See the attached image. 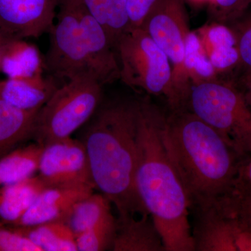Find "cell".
<instances>
[{
  "label": "cell",
  "instance_id": "obj_1",
  "mask_svg": "<svg viewBox=\"0 0 251 251\" xmlns=\"http://www.w3.org/2000/svg\"><path fill=\"white\" fill-rule=\"evenodd\" d=\"M139 109L140 100L102 102L82 127L95 188L115 206L117 218L149 214L135 184Z\"/></svg>",
  "mask_w": 251,
  "mask_h": 251
},
{
  "label": "cell",
  "instance_id": "obj_2",
  "mask_svg": "<svg viewBox=\"0 0 251 251\" xmlns=\"http://www.w3.org/2000/svg\"><path fill=\"white\" fill-rule=\"evenodd\" d=\"M165 116L150 100H140L137 191L166 251H194L191 204L162 138Z\"/></svg>",
  "mask_w": 251,
  "mask_h": 251
},
{
  "label": "cell",
  "instance_id": "obj_3",
  "mask_svg": "<svg viewBox=\"0 0 251 251\" xmlns=\"http://www.w3.org/2000/svg\"><path fill=\"white\" fill-rule=\"evenodd\" d=\"M162 138L191 209L211 205L233 189L243 158L187 109L165 116Z\"/></svg>",
  "mask_w": 251,
  "mask_h": 251
},
{
  "label": "cell",
  "instance_id": "obj_4",
  "mask_svg": "<svg viewBox=\"0 0 251 251\" xmlns=\"http://www.w3.org/2000/svg\"><path fill=\"white\" fill-rule=\"evenodd\" d=\"M186 109L214 128L243 158L251 155V108L244 92L226 81L191 85Z\"/></svg>",
  "mask_w": 251,
  "mask_h": 251
},
{
  "label": "cell",
  "instance_id": "obj_5",
  "mask_svg": "<svg viewBox=\"0 0 251 251\" xmlns=\"http://www.w3.org/2000/svg\"><path fill=\"white\" fill-rule=\"evenodd\" d=\"M120 79L135 90L166 99L171 111L181 110L169 59L143 28H128L115 46Z\"/></svg>",
  "mask_w": 251,
  "mask_h": 251
},
{
  "label": "cell",
  "instance_id": "obj_6",
  "mask_svg": "<svg viewBox=\"0 0 251 251\" xmlns=\"http://www.w3.org/2000/svg\"><path fill=\"white\" fill-rule=\"evenodd\" d=\"M103 87L92 77L67 81L39 110L32 139L42 146L72 137L103 102Z\"/></svg>",
  "mask_w": 251,
  "mask_h": 251
},
{
  "label": "cell",
  "instance_id": "obj_7",
  "mask_svg": "<svg viewBox=\"0 0 251 251\" xmlns=\"http://www.w3.org/2000/svg\"><path fill=\"white\" fill-rule=\"evenodd\" d=\"M140 27L169 59L173 87L180 109H186L191 85L185 70L184 59L191 30L184 0H158Z\"/></svg>",
  "mask_w": 251,
  "mask_h": 251
},
{
  "label": "cell",
  "instance_id": "obj_8",
  "mask_svg": "<svg viewBox=\"0 0 251 251\" xmlns=\"http://www.w3.org/2000/svg\"><path fill=\"white\" fill-rule=\"evenodd\" d=\"M58 7L57 22L49 32V47L44 57V70L56 80L69 81L87 77L98 81L72 1L59 0Z\"/></svg>",
  "mask_w": 251,
  "mask_h": 251
},
{
  "label": "cell",
  "instance_id": "obj_9",
  "mask_svg": "<svg viewBox=\"0 0 251 251\" xmlns=\"http://www.w3.org/2000/svg\"><path fill=\"white\" fill-rule=\"evenodd\" d=\"M38 172L48 187L90 186L96 188L85 145L72 137L44 145Z\"/></svg>",
  "mask_w": 251,
  "mask_h": 251
},
{
  "label": "cell",
  "instance_id": "obj_10",
  "mask_svg": "<svg viewBox=\"0 0 251 251\" xmlns=\"http://www.w3.org/2000/svg\"><path fill=\"white\" fill-rule=\"evenodd\" d=\"M194 211L196 251H251V234L216 202Z\"/></svg>",
  "mask_w": 251,
  "mask_h": 251
},
{
  "label": "cell",
  "instance_id": "obj_11",
  "mask_svg": "<svg viewBox=\"0 0 251 251\" xmlns=\"http://www.w3.org/2000/svg\"><path fill=\"white\" fill-rule=\"evenodd\" d=\"M59 0H0V30L13 40L49 33L57 16Z\"/></svg>",
  "mask_w": 251,
  "mask_h": 251
},
{
  "label": "cell",
  "instance_id": "obj_12",
  "mask_svg": "<svg viewBox=\"0 0 251 251\" xmlns=\"http://www.w3.org/2000/svg\"><path fill=\"white\" fill-rule=\"evenodd\" d=\"M76 12L81 34L90 54L97 80L102 85L120 79L116 52L108 34L82 0H71Z\"/></svg>",
  "mask_w": 251,
  "mask_h": 251
},
{
  "label": "cell",
  "instance_id": "obj_13",
  "mask_svg": "<svg viewBox=\"0 0 251 251\" xmlns=\"http://www.w3.org/2000/svg\"><path fill=\"white\" fill-rule=\"evenodd\" d=\"M94 189L90 186L46 188L27 212L11 226L26 227L52 221L65 222L74 204L93 193Z\"/></svg>",
  "mask_w": 251,
  "mask_h": 251
},
{
  "label": "cell",
  "instance_id": "obj_14",
  "mask_svg": "<svg viewBox=\"0 0 251 251\" xmlns=\"http://www.w3.org/2000/svg\"><path fill=\"white\" fill-rule=\"evenodd\" d=\"M57 80L43 75L0 81V99L21 110L40 109L58 89Z\"/></svg>",
  "mask_w": 251,
  "mask_h": 251
},
{
  "label": "cell",
  "instance_id": "obj_15",
  "mask_svg": "<svg viewBox=\"0 0 251 251\" xmlns=\"http://www.w3.org/2000/svg\"><path fill=\"white\" fill-rule=\"evenodd\" d=\"M113 251H166L164 244L149 214L117 218Z\"/></svg>",
  "mask_w": 251,
  "mask_h": 251
},
{
  "label": "cell",
  "instance_id": "obj_16",
  "mask_svg": "<svg viewBox=\"0 0 251 251\" xmlns=\"http://www.w3.org/2000/svg\"><path fill=\"white\" fill-rule=\"evenodd\" d=\"M47 187L39 175L0 186V220L9 226L16 224Z\"/></svg>",
  "mask_w": 251,
  "mask_h": 251
},
{
  "label": "cell",
  "instance_id": "obj_17",
  "mask_svg": "<svg viewBox=\"0 0 251 251\" xmlns=\"http://www.w3.org/2000/svg\"><path fill=\"white\" fill-rule=\"evenodd\" d=\"M39 110H21L0 99V158L32 139Z\"/></svg>",
  "mask_w": 251,
  "mask_h": 251
},
{
  "label": "cell",
  "instance_id": "obj_18",
  "mask_svg": "<svg viewBox=\"0 0 251 251\" xmlns=\"http://www.w3.org/2000/svg\"><path fill=\"white\" fill-rule=\"evenodd\" d=\"M44 69V57L36 46L25 40H14L5 46L1 72L8 77L39 76Z\"/></svg>",
  "mask_w": 251,
  "mask_h": 251
},
{
  "label": "cell",
  "instance_id": "obj_19",
  "mask_svg": "<svg viewBox=\"0 0 251 251\" xmlns=\"http://www.w3.org/2000/svg\"><path fill=\"white\" fill-rule=\"evenodd\" d=\"M41 251H77L76 239L67 223L52 221L35 226H11Z\"/></svg>",
  "mask_w": 251,
  "mask_h": 251
},
{
  "label": "cell",
  "instance_id": "obj_20",
  "mask_svg": "<svg viewBox=\"0 0 251 251\" xmlns=\"http://www.w3.org/2000/svg\"><path fill=\"white\" fill-rule=\"evenodd\" d=\"M43 149L40 144H30L0 158V186L34 176L39 171Z\"/></svg>",
  "mask_w": 251,
  "mask_h": 251
},
{
  "label": "cell",
  "instance_id": "obj_21",
  "mask_svg": "<svg viewBox=\"0 0 251 251\" xmlns=\"http://www.w3.org/2000/svg\"><path fill=\"white\" fill-rule=\"evenodd\" d=\"M112 203L100 193H91L73 206L65 222L75 236L113 217Z\"/></svg>",
  "mask_w": 251,
  "mask_h": 251
},
{
  "label": "cell",
  "instance_id": "obj_22",
  "mask_svg": "<svg viewBox=\"0 0 251 251\" xmlns=\"http://www.w3.org/2000/svg\"><path fill=\"white\" fill-rule=\"evenodd\" d=\"M91 14L103 26L114 49L130 27L126 0H82Z\"/></svg>",
  "mask_w": 251,
  "mask_h": 251
},
{
  "label": "cell",
  "instance_id": "obj_23",
  "mask_svg": "<svg viewBox=\"0 0 251 251\" xmlns=\"http://www.w3.org/2000/svg\"><path fill=\"white\" fill-rule=\"evenodd\" d=\"M185 70L191 85L218 79V74L202 49L196 31H190L186 41Z\"/></svg>",
  "mask_w": 251,
  "mask_h": 251
},
{
  "label": "cell",
  "instance_id": "obj_24",
  "mask_svg": "<svg viewBox=\"0 0 251 251\" xmlns=\"http://www.w3.org/2000/svg\"><path fill=\"white\" fill-rule=\"evenodd\" d=\"M196 31L207 57L237 48L233 29L227 25L211 21Z\"/></svg>",
  "mask_w": 251,
  "mask_h": 251
},
{
  "label": "cell",
  "instance_id": "obj_25",
  "mask_svg": "<svg viewBox=\"0 0 251 251\" xmlns=\"http://www.w3.org/2000/svg\"><path fill=\"white\" fill-rule=\"evenodd\" d=\"M115 216L75 236L77 251H102L110 249L116 230Z\"/></svg>",
  "mask_w": 251,
  "mask_h": 251
},
{
  "label": "cell",
  "instance_id": "obj_26",
  "mask_svg": "<svg viewBox=\"0 0 251 251\" xmlns=\"http://www.w3.org/2000/svg\"><path fill=\"white\" fill-rule=\"evenodd\" d=\"M217 203L251 234V190L234 185L233 189Z\"/></svg>",
  "mask_w": 251,
  "mask_h": 251
},
{
  "label": "cell",
  "instance_id": "obj_27",
  "mask_svg": "<svg viewBox=\"0 0 251 251\" xmlns=\"http://www.w3.org/2000/svg\"><path fill=\"white\" fill-rule=\"evenodd\" d=\"M251 7V0H212L209 4L211 21L234 24Z\"/></svg>",
  "mask_w": 251,
  "mask_h": 251
},
{
  "label": "cell",
  "instance_id": "obj_28",
  "mask_svg": "<svg viewBox=\"0 0 251 251\" xmlns=\"http://www.w3.org/2000/svg\"><path fill=\"white\" fill-rule=\"evenodd\" d=\"M231 27L237 39L239 67L243 68L244 74H247L251 72V11L246 13Z\"/></svg>",
  "mask_w": 251,
  "mask_h": 251
},
{
  "label": "cell",
  "instance_id": "obj_29",
  "mask_svg": "<svg viewBox=\"0 0 251 251\" xmlns=\"http://www.w3.org/2000/svg\"><path fill=\"white\" fill-rule=\"evenodd\" d=\"M0 251H41L27 237L0 220Z\"/></svg>",
  "mask_w": 251,
  "mask_h": 251
},
{
  "label": "cell",
  "instance_id": "obj_30",
  "mask_svg": "<svg viewBox=\"0 0 251 251\" xmlns=\"http://www.w3.org/2000/svg\"><path fill=\"white\" fill-rule=\"evenodd\" d=\"M158 0H126L130 27H140Z\"/></svg>",
  "mask_w": 251,
  "mask_h": 251
},
{
  "label": "cell",
  "instance_id": "obj_31",
  "mask_svg": "<svg viewBox=\"0 0 251 251\" xmlns=\"http://www.w3.org/2000/svg\"><path fill=\"white\" fill-rule=\"evenodd\" d=\"M235 185L251 190V155L243 163Z\"/></svg>",
  "mask_w": 251,
  "mask_h": 251
},
{
  "label": "cell",
  "instance_id": "obj_32",
  "mask_svg": "<svg viewBox=\"0 0 251 251\" xmlns=\"http://www.w3.org/2000/svg\"><path fill=\"white\" fill-rule=\"evenodd\" d=\"M245 90L244 93L245 95V98L247 99L248 104L251 108V82H247V83L243 84Z\"/></svg>",
  "mask_w": 251,
  "mask_h": 251
},
{
  "label": "cell",
  "instance_id": "obj_33",
  "mask_svg": "<svg viewBox=\"0 0 251 251\" xmlns=\"http://www.w3.org/2000/svg\"><path fill=\"white\" fill-rule=\"evenodd\" d=\"M186 1H188L190 4L193 5L196 7H198V6H202L206 4H208V6H209L212 0H186Z\"/></svg>",
  "mask_w": 251,
  "mask_h": 251
},
{
  "label": "cell",
  "instance_id": "obj_34",
  "mask_svg": "<svg viewBox=\"0 0 251 251\" xmlns=\"http://www.w3.org/2000/svg\"><path fill=\"white\" fill-rule=\"evenodd\" d=\"M14 41L13 39H10L6 34H4L1 30H0V49L4 47L5 46L7 45L9 42Z\"/></svg>",
  "mask_w": 251,
  "mask_h": 251
},
{
  "label": "cell",
  "instance_id": "obj_35",
  "mask_svg": "<svg viewBox=\"0 0 251 251\" xmlns=\"http://www.w3.org/2000/svg\"><path fill=\"white\" fill-rule=\"evenodd\" d=\"M251 82V72L244 74L242 77V84Z\"/></svg>",
  "mask_w": 251,
  "mask_h": 251
},
{
  "label": "cell",
  "instance_id": "obj_36",
  "mask_svg": "<svg viewBox=\"0 0 251 251\" xmlns=\"http://www.w3.org/2000/svg\"><path fill=\"white\" fill-rule=\"evenodd\" d=\"M4 47H5V46H4ZM4 47L1 48V49H0V72H1V58H2L3 51H4Z\"/></svg>",
  "mask_w": 251,
  "mask_h": 251
}]
</instances>
